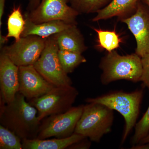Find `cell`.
I'll list each match as a JSON object with an SVG mask.
<instances>
[{
	"label": "cell",
	"mask_w": 149,
	"mask_h": 149,
	"mask_svg": "<svg viewBox=\"0 0 149 149\" xmlns=\"http://www.w3.org/2000/svg\"><path fill=\"white\" fill-rule=\"evenodd\" d=\"M18 93L8 103L0 102L1 125L23 139H37L41 121L36 108Z\"/></svg>",
	"instance_id": "1"
},
{
	"label": "cell",
	"mask_w": 149,
	"mask_h": 149,
	"mask_svg": "<svg viewBox=\"0 0 149 149\" xmlns=\"http://www.w3.org/2000/svg\"><path fill=\"white\" fill-rule=\"evenodd\" d=\"M143 96L141 90L130 93L123 91L111 92L95 98H88L87 103L102 104L119 112L125 120V126L121 140L123 145L136 124L140 113V107Z\"/></svg>",
	"instance_id": "2"
},
{
	"label": "cell",
	"mask_w": 149,
	"mask_h": 149,
	"mask_svg": "<svg viewBox=\"0 0 149 149\" xmlns=\"http://www.w3.org/2000/svg\"><path fill=\"white\" fill-rule=\"evenodd\" d=\"M100 67L102 71L101 82L103 85L121 80L141 81L143 67L141 57L135 54L120 55L114 50L102 58Z\"/></svg>",
	"instance_id": "3"
},
{
	"label": "cell",
	"mask_w": 149,
	"mask_h": 149,
	"mask_svg": "<svg viewBox=\"0 0 149 149\" xmlns=\"http://www.w3.org/2000/svg\"><path fill=\"white\" fill-rule=\"evenodd\" d=\"M113 120V110L102 104L88 103L84 105L74 133L99 143L104 135L111 131Z\"/></svg>",
	"instance_id": "4"
},
{
	"label": "cell",
	"mask_w": 149,
	"mask_h": 149,
	"mask_svg": "<svg viewBox=\"0 0 149 149\" xmlns=\"http://www.w3.org/2000/svg\"><path fill=\"white\" fill-rule=\"evenodd\" d=\"M78 95V91L72 85L55 87L40 97L27 101L36 108L41 121L50 116L68 111L72 107Z\"/></svg>",
	"instance_id": "5"
},
{
	"label": "cell",
	"mask_w": 149,
	"mask_h": 149,
	"mask_svg": "<svg viewBox=\"0 0 149 149\" xmlns=\"http://www.w3.org/2000/svg\"><path fill=\"white\" fill-rule=\"evenodd\" d=\"M58 50V46L54 37H48L45 49L33 65L45 79L55 87L72 85V80L61 64Z\"/></svg>",
	"instance_id": "6"
},
{
	"label": "cell",
	"mask_w": 149,
	"mask_h": 149,
	"mask_svg": "<svg viewBox=\"0 0 149 149\" xmlns=\"http://www.w3.org/2000/svg\"><path fill=\"white\" fill-rule=\"evenodd\" d=\"M84 106L80 105L72 107L63 113L45 118L41 120L37 139H64L72 136L83 113Z\"/></svg>",
	"instance_id": "7"
},
{
	"label": "cell",
	"mask_w": 149,
	"mask_h": 149,
	"mask_svg": "<svg viewBox=\"0 0 149 149\" xmlns=\"http://www.w3.org/2000/svg\"><path fill=\"white\" fill-rule=\"evenodd\" d=\"M68 0H41L36 8L25 15L35 23L61 20L68 24H76L79 13L68 5Z\"/></svg>",
	"instance_id": "8"
},
{
	"label": "cell",
	"mask_w": 149,
	"mask_h": 149,
	"mask_svg": "<svg viewBox=\"0 0 149 149\" xmlns=\"http://www.w3.org/2000/svg\"><path fill=\"white\" fill-rule=\"evenodd\" d=\"M47 39L36 36L21 37L13 45L2 48L1 52L18 67L33 65L45 49Z\"/></svg>",
	"instance_id": "9"
},
{
	"label": "cell",
	"mask_w": 149,
	"mask_h": 149,
	"mask_svg": "<svg viewBox=\"0 0 149 149\" xmlns=\"http://www.w3.org/2000/svg\"><path fill=\"white\" fill-rule=\"evenodd\" d=\"M136 39V53L142 57L149 53V8L139 3L135 13L121 19Z\"/></svg>",
	"instance_id": "10"
},
{
	"label": "cell",
	"mask_w": 149,
	"mask_h": 149,
	"mask_svg": "<svg viewBox=\"0 0 149 149\" xmlns=\"http://www.w3.org/2000/svg\"><path fill=\"white\" fill-rule=\"evenodd\" d=\"M18 78L19 93L27 101L40 97L55 87L45 79L33 65L19 67Z\"/></svg>",
	"instance_id": "11"
},
{
	"label": "cell",
	"mask_w": 149,
	"mask_h": 149,
	"mask_svg": "<svg viewBox=\"0 0 149 149\" xmlns=\"http://www.w3.org/2000/svg\"><path fill=\"white\" fill-rule=\"evenodd\" d=\"M19 67L5 54L0 55V102L7 104L14 100L19 92Z\"/></svg>",
	"instance_id": "12"
},
{
	"label": "cell",
	"mask_w": 149,
	"mask_h": 149,
	"mask_svg": "<svg viewBox=\"0 0 149 149\" xmlns=\"http://www.w3.org/2000/svg\"><path fill=\"white\" fill-rule=\"evenodd\" d=\"M52 36L56 42L59 49L82 54L87 49L84 38L76 24H72Z\"/></svg>",
	"instance_id": "13"
},
{
	"label": "cell",
	"mask_w": 149,
	"mask_h": 149,
	"mask_svg": "<svg viewBox=\"0 0 149 149\" xmlns=\"http://www.w3.org/2000/svg\"><path fill=\"white\" fill-rule=\"evenodd\" d=\"M25 17V27L21 37L36 36L43 38H47L59 33L72 25L61 20L35 23L27 17Z\"/></svg>",
	"instance_id": "14"
},
{
	"label": "cell",
	"mask_w": 149,
	"mask_h": 149,
	"mask_svg": "<svg viewBox=\"0 0 149 149\" xmlns=\"http://www.w3.org/2000/svg\"><path fill=\"white\" fill-rule=\"evenodd\" d=\"M80 134L74 133L64 139H23L22 149H64L85 139Z\"/></svg>",
	"instance_id": "15"
},
{
	"label": "cell",
	"mask_w": 149,
	"mask_h": 149,
	"mask_svg": "<svg viewBox=\"0 0 149 149\" xmlns=\"http://www.w3.org/2000/svg\"><path fill=\"white\" fill-rule=\"evenodd\" d=\"M140 0H112L107 6L97 13L93 21L97 22L113 17L125 18L132 11L136 10Z\"/></svg>",
	"instance_id": "16"
},
{
	"label": "cell",
	"mask_w": 149,
	"mask_h": 149,
	"mask_svg": "<svg viewBox=\"0 0 149 149\" xmlns=\"http://www.w3.org/2000/svg\"><path fill=\"white\" fill-rule=\"evenodd\" d=\"M25 25V19L21 13L20 6L14 7L9 15L7 22V38L13 37L15 41L21 38Z\"/></svg>",
	"instance_id": "17"
},
{
	"label": "cell",
	"mask_w": 149,
	"mask_h": 149,
	"mask_svg": "<svg viewBox=\"0 0 149 149\" xmlns=\"http://www.w3.org/2000/svg\"><path fill=\"white\" fill-rule=\"evenodd\" d=\"M97 33L98 47L110 52L119 47L121 42V38L115 30H103L93 28Z\"/></svg>",
	"instance_id": "18"
},
{
	"label": "cell",
	"mask_w": 149,
	"mask_h": 149,
	"mask_svg": "<svg viewBox=\"0 0 149 149\" xmlns=\"http://www.w3.org/2000/svg\"><path fill=\"white\" fill-rule=\"evenodd\" d=\"M59 59L63 69L67 74L71 73L82 63L87 61L82 54L59 49Z\"/></svg>",
	"instance_id": "19"
},
{
	"label": "cell",
	"mask_w": 149,
	"mask_h": 149,
	"mask_svg": "<svg viewBox=\"0 0 149 149\" xmlns=\"http://www.w3.org/2000/svg\"><path fill=\"white\" fill-rule=\"evenodd\" d=\"M71 7L79 13H97L112 0H69Z\"/></svg>",
	"instance_id": "20"
},
{
	"label": "cell",
	"mask_w": 149,
	"mask_h": 149,
	"mask_svg": "<svg viewBox=\"0 0 149 149\" xmlns=\"http://www.w3.org/2000/svg\"><path fill=\"white\" fill-rule=\"evenodd\" d=\"M0 149H22L21 139L1 125H0Z\"/></svg>",
	"instance_id": "21"
},
{
	"label": "cell",
	"mask_w": 149,
	"mask_h": 149,
	"mask_svg": "<svg viewBox=\"0 0 149 149\" xmlns=\"http://www.w3.org/2000/svg\"><path fill=\"white\" fill-rule=\"evenodd\" d=\"M135 133L131 139L132 146L137 145L149 134V106L143 117L136 123Z\"/></svg>",
	"instance_id": "22"
},
{
	"label": "cell",
	"mask_w": 149,
	"mask_h": 149,
	"mask_svg": "<svg viewBox=\"0 0 149 149\" xmlns=\"http://www.w3.org/2000/svg\"><path fill=\"white\" fill-rule=\"evenodd\" d=\"M143 72L141 81L149 89V53L141 57Z\"/></svg>",
	"instance_id": "23"
},
{
	"label": "cell",
	"mask_w": 149,
	"mask_h": 149,
	"mask_svg": "<svg viewBox=\"0 0 149 149\" xmlns=\"http://www.w3.org/2000/svg\"><path fill=\"white\" fill-rule=\"evenodd\" d=\"M91 146V143L88 140V138L81 140L70 146L69 149H89Z\"/></svg>",
	"instance_id": "24"
},
{
	"label": "cell",
	"mask_w": 149,
	"mask_h": 149,
	"mask_svg": "<svg viewBox=\"0 0 149 149\" xmlns=\"http://www.w3.org/2000/svg\"><path fill=\"white\" fill-rule=\"evenodd\" d=\"M40 1L41 0H29L28 7H27L28 10L30 11L35 9L37 7V6L40 4Z\"/></svg>",
	"instance_id": "25"
},
{
	"label": "cell",
	"mask_w": 149,
	"mask_h": 149,
	"mask_svg": "<svg viewBox=\"0 0 149 149\" xmlns=\"http://www.w3.org/2000/svg\"><path fill=\"white\" fill-rule=\"evenodd\" d=\"M6 0H0V27L1 26V19L3 15Z\"/></svg>",
	"instance_id": "26"
},
{
	"label": "cell",
	"mask_w": 149,
	"mask_h": 149,
	"mask_svg": "<svg viewBox=\"0 0 149 149\" xmlns=\"http://www.w3.org/2000/svg\"><path fill=\"white\" fill-rule=\"evenodd\" d=\"M131 149H149V143L144 144H138L132 146Z\"/></svg>",
	"instance_id": "27"
},
{
	"label": "cell",
	"mask_w": 149,
	"mask_h": 149,
	"mask_svg": "<svg viewBox=\"0 0 149 149\" xmlns=\"http://www.w3.org/2000/svg\"><path fill=\"white\" fill-rule=\"evenodd\" d=\"M8 38L6 37V36H3L1 34V33H0V47L1 49L3 48L4 45L7 43L8 41Z\"/></svg>",
	"instance_id": "28"
},
{
	"label": "cell",
	"mask_w": 149,
	"mask_h": 149,
	"mask_svg": "<svg viewBox=\"0 0 149 149\" xmlns=\"http://www.w3.org/2000/svg\"><path fill=\"white\" fill-rule=\"evenodd\" d=\"M147 143H149V134L146 137L142 139L139 144Z\"/></svg>",
	"instance_id": "29"
},
{
	"label": "cell",
	"mask_w": 149,
	"mask_h": 149,
	"mask_svg": "<svg viewBox=\"0 0 149 149\" xmlns=\"http://www.w3.org/2000/svg\"><path fill=\"white\" fill-rule=\"evenodd\" d=\"M145 2L146 5L149 8V0H145Z\"/></svg>",
	"instance_id": "30"
}]
</instances>
